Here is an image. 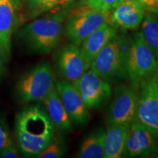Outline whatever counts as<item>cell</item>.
Masks as SVG:
<instances>
[{"label": "cell", "instance_id": "cell-1", "mask_svg": "<svg viewBox=\"0 0 158 158\" xmlns=\"http://www.w3.org/2000/svg\"><path fill=\"white\" fill-rule=\"evenodd\" d=\"M55 126L44 107L35 105L18 113L15 135L18 147L27 157H38L54 141Z\"/></svg>", "mask_w": 158, "mask_h": 158}, {"label": "cell", "instance_id": "cell-2", "mask_svg": "<svg viewBox=\"0 0 158 158\" xmlns=\"http://www.w3.org/2000/svg\"><path fill=\"white\" fill-rule=\"evenodd\" d=\"M130 43L124 36L114 35L97 54L91 63V70L108 82L127 77Z\"/></svg>", "mask_w": 158, "mask_h": 158}, {"label": "cell", "instance_id": "cell-3", "mask_svg": "<svg viewBox=\"0 0 158 158\" xmlns=\"http://www.w3.org/2000/svg\"><path fill=\"white\" fill-rule=\"evenodd\" d=\"M66 11L35 20L20 31L21 39L32 51L46 54L55 48L60 39Z\"/></svg>", "mask_w": 158, "mask_h": 158}, {"label": "cell", "instance_id": "cell-4", "mask_svg": "<svg viewBox=\"0 0 158 158\" xmlns=\"http://www.w3.org/2000/svg\"><path fill=\"white\" fill-rule=\"evenodd\" d=\"M127 78L135 88L143 81L158 73V64L152 51L137 32L130 40L127 64Z\"/></svg>", "mask_w": 158, "mask_h": 158}, {"label": "cell", "instance_id": "cell-5", "mask_svg": "<svg viewBox=\"0 0 158 158\" xmlns=\"http://www.w3.org/2000/svg\"><path fill=\"white\" fill-rule=\"evenodd\" d=\"M56 89L55 76L51 65L41 63L23 75L17 84L18 98L21 102L42 101Z\"/></svg>", "mask_w": 158, "mask_h": 158}, {"label": "cell", "instance_id": "cell-6", "mask_svg": "<svg viewBox=\"0 0 158 158\" xmlns=\"http://www.w3.org/2000/svg\"><path fill=\"white\" fill-rule=\"evenodd\" d=\"M81 6L71 14L66 26L68 39L78 47L89 35L110 21L109 11Z\"/></svg>", "mask_w": 158, "mask_h": 158}, {"label": "cell", "instance_id": "cell-7", "mask_svg": "<svg viewBox=\"0 0 158 158\" xmlns=\"http://www.w3.org/2000/svg\"><path fill=\"white\" fill-rule=\"evenodd\" d=\"M135 121L158 138V73L140 85Z\"/></svg>", "mask_w": 158, "mask_h": 158}, {"label": "cell", "instance_id": "cell-8", "mask_svg": "<svg viewBox=\"0 0 158 158\" xmlns=\"http://www.w3.org/2000/svg\"><path fill=\"white\" fill-rule=\"evenodd\" d=\"M88 110L100 107L111 94V87L107 81L90 69L73 82Z\"/></svg>", "mask_w": 158, "mask_h": 158}, {"label": "cell", "instance_id": "cell-9", "mask_svg": "<svg viewBox=\"0 0 158 158\" xmlns=\"http://www.w3.org/2000/svg\"><path fill=\"white\" fill-rule=\"evenodd\" d=\"M138 100V94L133 86L123 85L116 88L108 111V123L130 126L135 119Z\"/></svg>", "mask_w": 158, "mask_h": 158}, {"label": "cell", "instance_id": "cell-10", "mask_svg": "<svg viewBox=\"0 0 158 158\" xmlns=\"http://www.w3.org/2000/svg\"><path fill=\"white\" fill-rule=\"evenodd\" d=\"M158 138L142 124L134 121L129 126L124 154L130 157H149L158 150Z\"/></svg>", "mask_w": 158, "mask_h": 158}, {"label": "cell", "instance_id": "cell-11", "mask_svg": "<svg viewBox=\"0 0 158 158\" xmlns=\"http://www.w3.org/2000/svg\"><path fill=\"white\" fill-rule=\"evenodd\" d=\"M56 89L71 121L78 125L87 123L89 119L88 109L73 83L67 80L58 81Z\"/></svg>", "mask_w": 158, "mask_h": 158}, {"label": "cell", "instance_id": "cell-12", "mask_svg": "<svg viewBox=\"0 0 158 158\" xmlns=\"http://www.w3.org/2000/svg\"><path fill=\"white\" fill-rule=\"evenodd\" d=\"M59 73L65 80L73 82L86 72L84 59L78 45L71 43L62 47L56 56Z\"/></svg>", "mask_w": 158, "mask_h": 158}, {"label": "cell", "instance_id": "cell-13", "mask_svg": "<svg viewBox=\"0 0 158 158\" xmlns=\"http://www.w3.org/2000/svg\"><path fill=\"white\" fill-rule=\"evenodd\" d=\"M117 29L118 27L108 21L99 27L83 41L80 50L86 70L90 68L91 63L100 51L116 35Z\"/></svg>", "mask_w": 158, "mask_h": 158}, {"label": "cell", "instance_id": "cell-14", "mask_svg": "<svg viewBox=\"0 0 158 158\" xmlns=\"http://www.w3.org/2000/svg\"><path fill=\"white\" fill-rule=\"evenodd\" d=\"M144 10L139 0H124L114 9L110 22L122 29H136L145 16Z\"/></svg>", "mask_w": 158, "mask_h": 158}, {"label": "cell", "instance_id": "cell-15", "mask_svg": "<svg viewBox=\"0 0 158 158\" xmlns=\"http://www.w3.org/2000/svg\"><path fill=\"white\" fill-rule=\"evenodd\" d=\"M17 2L0 0V45L4 61L10 54L11 36L16 22Z\"/></svg>", "mask_w": 158, "mask_h": 158}, {"label": "cell", "instance_id": "cell-16", "mask_svg": "<svg viewBox=\"0 0 158 158\" xmlns=\"http://www.w3.org/2000/svg\"><path fill=\"white\" fill-rule=\"evenodd\" d=\"M129 126L108 123L104 141L106 158H119L124 154Z\"/></svg>", "mask_w": 158, "mask_h": 158}, {"label": "cell", "instance_id": "cell-17", "mask_svg": "<svg viewBox=\"0 0 158 158\" xmlns=\"http://www.w3.org/2000/svg\"><path fill=\"white\" fill-rule=\"evenodd\" d=\"M42 102L43 107L57 130L62 132L72 130V121L61 101L56 89L45 97Z\"/></svg>", "mask_w": 158, "mask_h": 158}, {"label": "cell", "instance_id": "cell-18", "mask_svg": "<svg viewBox=\"0 0 158 158\" xmlns=\"http://www.w3.org/2000/svg\"><path fill=\"white\" fill-rule=\"evenodd\" d=\"M106 131L102 128L95 130L83 141L77 157L81 158L105 157L104 141Z\"/></svg>", "mask_w": 158, "mask_h": 158}, {"label": "cell", "instance_id": "cell-19", "mask_svg": "<svg viewBox=\"0 0 158 158\" xmlns=\"http://www.w3.org/2000/svg\"><path fill=\"white\" fill-rule=\"evenodd\" d=\"M140 32L152 51L158 64V13H150L144 16Z\"/></svg>", "mask_w": 158, "mask_h": 158}, {"label": "cell", "instance_id": "cell-20", "mask_svg": "<svg viewBox=\"0 0 158 158\" xmlns=\"http://www.w3.org/2000/svg\"><path fill=\"white\" fill-rule=\"evenodd\" d=\"M68 0H27V9L33 16L68 2Z\"/></svg>", "mask_w": 158, "mask_h": 158}, {"label": "cell", "instance_id": "cell-21", "mask_svg": "<svg viewBox=\"0 0 158 158\" xmlns=\"http://www.w3.org/2000/svg\"><path fill=\"white\" fill-rule=\"evenodd\" d=\"M124 0H81V5L101 10H114Z\"/></svg>", "mask_w": 158, "mask_h": 158}, {"label": "cell", "instance_id": "cell-22", "mask_svg": "<svg viewBox=\"0 0 158 158\" xmlns=\"http://www.w3.org/2000/svg\"><path fill=\"white\" fill-rule=\"evenodd\" d=\"M64 152V144L59 140L53 141L44 151L39 155L40 158H58L62 157Z\"/></svg>", "mask_w": 158, "mask_h": 158}, {"label": "cell", "instance_id": "cell-23", "mask_svg": "<svg viewBox=\"0 0 158 158\" xmlns=\"http://www.w3.org/2000/svg\"><path fill=\"white\" fill-rule=\"evenodd\" d=\"M12 144L13 141L8 127L4 120L0 119V152Z\"/></svg>", "mask_w": 158, "mask_h": 158}, {"label": "cell", "instance_id": "cell-24", "mask_svg": "<svg viewBox=\"0 0 158 158\" xmlns=\"http://www.w3.org/2000/svg\"><path fill=\"white\" fill-rule=\"evenodd\" d=\"M1 158H18L19 157L17 148L15 147L14 143L9 146L0 152Z\"/></svg>", "mask_w": 158, "mask_h": 158}, {"label": "cell", "instance_id": "cell-25", "mask_svg": "<svg viewBox=\"0 0 158 158\" xmlns=\"http://www.w3.org/2000/svg\"><path fill=\"white\" fill-rule=\"evenodd\" d=\"M144 9L149 13H158V0H139Z\"/></svg>", "mask_w": 158, "mask_h": 158}, {"label": "cell", "instance_id": "cell-26", "mask_svg": "<svg viewBox=\"0 0 158 158\" xmlns=\"http://www.w3.org/2000/svg\"><path fill=\"white\" fill-rule=\"evenodd\" d=\"M3 62H5V61H4L3 55H2V51L1 45H0V78H1L2 73V69H3Z\"/></svg>", "mask_w": 158, "mask_h": 158}, {"label": "cell", "instance_id": "cell-27", "mask_svg": "<svg viewBox=\"0 0 158 158\" xmlns=\"http://www.w3.org/2000/svg\"><path fill=\"white\" fill-rule=\"evenodd\" d=\"M13 1H15V2H19V0H13Z\"/></svg>", "mask_w": 158, "mask_h": 158}]
</instances>
